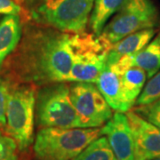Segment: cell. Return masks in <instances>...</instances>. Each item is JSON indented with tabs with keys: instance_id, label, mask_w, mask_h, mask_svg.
I'll return each instance as SVG.
<instances>
[{
	"instance_id": "6da1fadb",
	"label": "cell",
	"mask_w": 160,
	"mask_h": 160,
	"mask_svg": "<svg viewBox=\"0 0 160 160\" xmlns=\"http://www.w3.org/2000/svg\"><path fill=\"white\" fill-rule=\"evenodd\" d=\"M22 67L25 78L38 86L67 82L72 67L70 33L51 28L33 31L24 48Z\"/></svg>"
},
{
	"instance_id": "7a4b0ae2",
	"label": "cell",
	"mask_w": 160,
	"mask_h": 160,
	"mask_svg": "<svg viewBox=\"0 0 160 160\" xmlns=\"http://www.w3.org/2000/svg\"><path fill=\"white\" fill-rule=\"evenodd\" d=\"M102 136V128L44 127L35 139L37 160H73L94 140Z\"/></svg>"
},
{
	"instance_id": "3957f363",
	"label": "cell",
	"mask_w": 160,
	"mask_h": 160,
	"mask_svg": "<svg viewBox=\"0 0 160 160\" xmlns=\"http://www.w3.org/2000/svg\"><path fill=\"white\" fill-rule=\"evenodd\" d=\"M94 0H40L32 11L39 24L64 33L86 31Z\"/></svg>"
},
{
	"instance_id": "277c9868",
	"label": "cell",
	"mask_w": 160,
	"mask_h": 160,
	"mask_svg": "<svg viewBox=\"0 0 160 160\" xmlns=\"http://www.w3.org/2000/svg\"><path fill=\"white\" fill-rule=\"evenodd\" d=\"M158 21L159 13L151 0H126L97 37L111 47L128 35L155 28Z\"/></svg>"
},
{
	"instance_id": "5b68a950",
	"label": "cell",
	"mask_w": 160,
	"mask_h": 160,
	"mask_svg": "<svg viewBox=\"0 0 160 160\" xmlns=\"http://www.w3.org/2000/svg\"><path fill=\"white\" fill-rule=\"evenodd\" d=\"M38 126L57 128H79V123L65 82L44 86L36 99Z\"/></svg>"
},
{
	"instance_id": "8992f818",
	"label": "cell",
	"mask_w": 160,
	"mask_h": 160,
	"mask_svg": "<svg viewBox=\"0 0 160 160\" xmlns=\"http://www.w3.org/2000/svg\"><path fill=\"white\" fill-rule=\"evenodd\" d=\"M72 67L67 82L96 83L105 67L110 47L97 36L86 32L70 33Z\"/></svg>"
},
{
	"instance_id": "52a82bcc",
	"label": "cell",
	"mask_w": 160,
	"mask_h": 160,
	"mask_svg": "<svg viewBox=\"0 0 160 160\" xmlns=\"http://www.w3.org/2000/svg\"><path fill=\"white\" fill-rule=\"evenodd\" d=\"M36 93L31 86L10 92L6 107V132L20 149H26L33 142Z\"/></svg>"
},
{
	"instance_id": "ba28073f",
	"label": "cell",
	"mask_w": 160,
	"mask_h": 160,
	"mask_svg": "<svg viewBox=\"0 0 160 160\" xmlns=\"http://www.w3.org/2000/svg\"><path fill=\"white\" fill-rule=\"evenodd\" d=\"M69 95L79 128H98L112 118V109L94 83L72 82Z\"/></svg>"
},
{
	"instance_id": "9c48e42d",
	"label": "cell",
	"mask_w": 160,
	"mask_h": 160,
	"mask_svg": "<svg viewBox=\"0 0 160 160\" xmlns=\"http://www.w3.org/2000/svg\"><path fill=\"white\" fill-rule=\"evenodd\" d=\"M131 129L135 160H152L160 157V128L133 110L125 113Z\"/></svg>"
},
{
	"instance_id": "30bf717a",
	"label": "cell",
	"mask_w": 160,
	"mask_h": 160,
	"mask_svg": "<svg viewBox=\"0 0 160 160\" xmlns=\"http://www.w3.org/2000/svg\"><path fill=\"white\" fill-rule=\"evenodd\" d=\"M102 135L107 138L115 160H135L131 129L125 113L115 112L102 127Z\"/></svg>"
},
{
	"instance_id": "8fae6325",
	"label": "cell",
	"mask_w": 160,
	"mask_h": 160,
	"mask_svg": "<svg viewBox=\"0 0 160 160\" xmlns=\"http://www.w3.org/2000/svg\"><path fill=\"white\" fill-rule=\"evenodd\" d=\"M110 65L119 73L127 68L138 67L146 72L148 78H152L160 69V32L137 53L122 57Z\"/></svg>"
},
{
	"instance_id": "7c38bea8",
	"label": "cell",
	"mask_w": 160,
	"mask_h": 160,
	"mask_svg": "<svg viewBox=\"0 0 160 160\" xmlns=\"http://www.w3.org/2000/svg\"><path fill=\"white\" fill-rule=\"evenodd\" d=\"M96 86L111 109L121 113L128 111L123 99L120 74L110 64H105L96 81Z\"/></svg>"
},
{
	"instance_id": "4fadbf2b",
	"label": "cell",
	"mask_w": 160,
	"mask_h": 160,
	"mask_svg": "<svg viewBox=\"0 0 160 160\" xmlns=\"http://www.w3.org/2000/svg\"><path fill=\"white\" fill-rule=\"evenodd\" d=\"M156 31L157 29L155 28L142 29L118 41L110 47L106 62L114 64L122 57L137 53L154 38Z\"/></svg>"
},
{
	"instance_id": "5bb4252c",
	"label": "cell",
	"mask_w": 160,
	"mask_h": 160,
	"mask_svg": "<svg viewBox=\"0 0 160 160\" xmlns=\"http://www.w3.org/2000/svg\"><path fill=\"white\" fill-rule=\"evenodd\" d=\"M119 74L123 99L129 111L136 103L148 78L146 72L138 67L127 68Z\"/></svg>"
},
{
	"instance_id": "9a60e30c",
	"label": "cell",
	"mask_w": 160,
	"mask_h": 160,
	"mask_svg": "<svg viewBox=\"0 0 160 160\" xmlns=\"http://www.w3.org/2000/svg\"><path fill=\"white\" fill-rule=\"evenodd\" d=\"M22 28L18 15H6L0 22V66L21 39Z\"/></svg>"
},
{
	"instance_id": "2e32d148",
	"label": "cell",
	"mask_w": 160,
	"mask_h": 160,
	"mask_svg": "<svg viewBox=\"0 0 160 160\" xmlns=\"http://www.w3.org/2000/svg\"><path fill=\"white\" fill-rule=\"evenodd\" d=\"M126 0H94L90 15V27L95 36L101 34L109 20L119 11Z\"/></svg>"
},
{
	"instance_id": "e0dca14e",
	"label": "cell",
	"mask_w": 160,
	"mask_h": 160,
	"mask_svg": "<svg viewBox=\"0 0 160 160\" xmlns=\"http://www.w3.org/2000/svg\"><path fill=\"white\" fill-rule=\"evenodd\" d=\"M73 160H115L106 136H100L90 143Z\"/></svg>"
},
{
	"instance_id": "ac0fdd59",
	"label": "cell",
	"mask_w": 160,
	"mask_h": 160,
	"mask_svg": "<svg viewBox=\"0 0 160 160\" xmlns=\"http://www.w3.org/2000/svg\"><path fill=\"white\" fill-rule=\"evenodd\" d=\"M160 98V69L145 84L136 101V105H145Z\"/></svg>"
},
{
	"instance_id": "d6986e66",
	"label": "cell",
	"mask_w": 160,
	"mask_h": 160,
	"mask_svg": "<svg viewBox=\"0 0 160 160\" xmlns=\"http://www.w3.org/2000/svg\"><path fill=\"white\" fill-rule=\"evenodd\" d=\"M132 110L145 120L160 128V98L148 104L136 106Z\"/></svg>"
},
{
	"instance_id": "ffe728a7",
	"label": "cell",
	"mask_w": 160,
	"mask_h": 160,
	"mask_svg": "<svg viewBox=\"0 0 160 160\" xmlns=\"http://www.w3.org/2000/svg\"><path fill=\"white\" fill-rule=\"evenodd\" d=\"M15 141L0 132V160H18Z\"/></svg>"
},
{
	"instance_id": "44dd1931",
	"label": "cell",
	"mask_w": 160,
	"mask_h": 160,
	"mask_svg": "<svg viewBox=\"0 0 160 160\" xmlns=\"http://www.w3.org/2000/svg\"><path fill=\"white\" fill-rule=\"evenodd\" d=\"M9 93L8 85L4 80L0 79V126L6 124V107Z\"/></svg>"
},
{
	"instance_id": "7402d4cb",
	"label": "cell",
	"mask_w": 160,
	"mask_h": 160,
	"mask_svg": "<svg viewBox=\"0 0 160 160\" xmlns=\"http://www.w3.org/2000/svg\"><path fill=\"white\" fill-rule=\"evenodd\" d=\"M21 12V6L14 0H0V14L18 15Z\"/></svg>"
},
{
	"instance_id": "603a6c76",
	"label": "cell",
	"mask_w": 160,
	"mask_h": 160,
	"mask_svg": "<svg viewBox=\"0 0 160 160\" xmlns=\"http://www.w3.org/2000/svg\"><path fill=\"white\" fill-rule=\"evenodd\" d=\"M152 160H160V157L159 158H154V159H152Z\"/></svg>"
},
{
	"instance_id": "cb8c5ba5",
	"label": "cell",
	"mask_w": 160,
	"mask_h": 160,
	"mask_svg": "<svg viewBox=\"0 0 160 160\" xmlns=\"http://www.w3.org/2000/svg\"><path fill=\"white\" fill-rule=\"evenodd\" d=\"M15 1H19V0H15Z\"/></svg>"
}]
</instances>
